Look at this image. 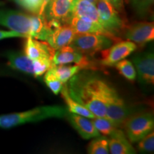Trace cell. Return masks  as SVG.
I'll list each match as a JSON object with an SVG mask.
<instances>
[{
    "label": "cell",
    "instance_id": "obj_1",
    "mask_svg": "<svg viewBox=\"0 0 154 154\" xmlns=\"http://www.w3.org/2000/svg\"><path fill=\"white\" fill-rule=\"evenodd\" d=\"M80 72L66 83L69 94L95 116L106 118L104 94L108 83L94 73Z\"/></svg>",
    "mask_w": 154,
    "mask_h": 154
},
{
    "label": "cell",
    "instance_id": "obj_2",
    "mask_svg": "<svg viewBox=\"0 0 154 154\" xmlns=\"http://www.w3.org/2000/svg\"><path fill=\"white\" fill-rule=\"evenodd\" d=\"M69 111L61 106H44L19 113L0 116V128L7 129L30 122H38L48 119L66 118Z\"/></svg>",
    "mask_w": 154,
    "mask_h": 154
},
{
    "label": "cell",
    "instance_id": "obj_3",
    "mask_svg": "<svg viewBox=\"0 0 154 154\" xmlns=\"http://www.w3.org/2000/svg\"><path fill=\"white\" fill-rule=\"evenodd\" d=\"M104 99L106 118L111 121L117 128L123 126L131 115L130 110L118 92L108 83L106 86Z\"/></svg>",
    "mask_w": 154,
    "mask_h": 154
},
{
    "label": "cell",
    "instance_id": "obj_4",
    "mask_svg": "<svg viewBox=\"0 0 154 154\" xmlns=\"http://www.w3.org/2000/svg\"><path fill=\"white\" fill-rule=\"evenodd\" d=\"M0 24L11 31L24 34L26 37L33 35L34 14L29 15L12 9H0Z\"/></svg>",
    "mask_w": 154,
    "mask_h": 154
},
{
    "label": "cell",
    "instance_id": "obj_5",
    "mask_svg": "<svg viewBox=\"0 0 154 154\" xmlns=\"http://www.w3.org/2000/svg\"><path fill=\"white\" fill-rule=\"evenodd\" d=\"M116 42L111 38L100 34H76L69 44L83 54L94 55L111 47Z\"/></svg>",
    "mask_w": 154,
    "mask_h": 154
},
{
    "label": "cell",
    "instance_id": "obj_6",
    "mask_svg": "<svg viewBox=\"0 0 154 154\" xmlns=\"http://www.w3.org/2000/svg\"><path fill=\"white\" fill-rule=\"evenodd\" d=\"M123 125L129 141L136 143L153 131V115L149 112L130 115Z\"/></svg>",
    "mask_w": 154,
    "mask_h": 154
},
{
    "label": "cell",
    "instance_id": "obj_7",
    "mask_svg": "<svg viewBox=\"0 0 154 154\" xmlns=\"http://www.w3.org/2000/svg\"><path fill=\"white\" fill-rule=\"evenodd\" d=\"M96 5L101 26L108 32L118 37L117 35L126 27L125 21L117 9L106 0H98Z\"/></svg>",
    "mask_w": 154,
    "mask_h": 154
},
{
    "label": "cell",
    "instance_id": "obj_8",
    "mask_svg": "<svg viewBox=\"0 0 154 154\" xmlns=\"http://www.w3.org/2000/svg\"><path fill=\"white\" fill-rule=\"evenodd\" d=\"M53 66L61 64H69L74 63L84 70H97L98 67L88 59V56L84 55L70 46H66L55 50L51 58Z\"/></svg>",
    "mask_w": 154,
    "mask_h": 154
},
{
    "label": "cell",
    "instance_id": "obj_9",
    "mask_svg": "<svg viewBox=\"0 0 154 154\" xmlns=\"http://www.w3.org/2000/svg\"><path fill=\"white\" fill-rule=\"evenodd\" d=\"M137 48L134 42L128 41H119L101 51V59L100 63L103 66H113L119 61L125 59L134 52Z\"/></svg>",
    "mask_w": 154,
    "mask_h": 154
},
{
    "label": "cell",
    "instance_id": "obj_10",
    "mask_svg": "<svg viewBox=\"0 0 154 154\" xmlns=\"http://www.w3.org/2000/svg\"><path fill=\"white\" fill-rule=\"evenodd\" d=\"M76 0H50L43 14L47 21L68 24L72 18Z\"/></svg>",
    "mask_w": 154,
    "mask_h": 154
},
{
    "label": "cell",
    "instance_id": "obj_11",
    "mask_svg": "<svg viewBox=\"0 0 154 154\" xmlns=\"http://www.w3.org/2000/svg\"><path fill=\"white\" fill-rule=\"evenodd\" d=\"M125 38L138 45H145L154 39L153 22H138L127 25L125 29Z\"/></svg>",
    "mask_w": 154,
    "mask_h": 154
},
{
    "label": "cell",
    "instance_id": "obj_12",
    "mask_svg": "<svg viewBox=\"0 0 154 154\" xmlns=\"http://www.w3.org/2000/svg\"><path fill=\"white\" fill-rule=\"evenodd\" d=\"M132 61L136 67L138 79L141 84H154V55L153 52H145L135 56Z\"/></svg>",
    "mask_w": 154,
    "mask_h": 154
},
{
    "label": "cell",
    "instance_id": "obj_13",
    "mask_svg": "<svg viewBox=\"0 0 154 154\" xmlns=\"http://www.w3.org/2000/svg\"><path fill=\"white\" fill-rule=\"evenodd\" d=\"M51 29L46 42L55 50L69 46L76 35L74 29L69 24H59Z\"/></svg>",
    "mask_w": 154,
    "mask_h": 154
},
{
    "label": "cell",
    "instance_id": "obj_14",
    "mask_svg": "<svg viewBox=\"0 0 154 154\" xmlns=\"http://www.w3.org/2000/svg\"><path fill=\"white\" fill-rule=\"evenodd\" d=\"M66 118L84 139H91L100 136L99 132L90 119L70 112H69Z\"/></svg>",
    "mask_w": 154,
    "mask_h": 154
},
{
    "label": "cell",
    "instance_id": "obj_15",
    "mask_svg": "<svg viewBox=\"0 0 154 154\" xmlns=\"http://www.w3.org/2000/svg\"><path fill=\"white\" fill-rule=\"evenodd\" d=\"M25 42L24 54L32 60L41 57L52 58L55 49H54L47 42L38 41V39L27 37Z\"/></svg>",
    "mask_w": 154,
    "mask_h": 154
},
{
    "label": "cell",
    "instance_id": "obj_16",
    "mask_svg": "<svg viewBox=\"0 0 154 154\" xmlns=\"http://www.w3.org/2000/svg\"><path fill=\"white\" fill-rule=\"evenodd\" d=\"M72 16L78 17L84 20L91 22L101 26L99 12H98L96 5L90 2L87 0H76L75 1Z\"/></svg>",
    "mask_w": 154,
    "mask_h": 154
},
{
    "label": "cell",
    "instance_id": "obj_17",
    "mask_svg": "<svg viewBox=\"0 0 154 154\" xmlns=\"http://www.w3.org/2000/svg\"><path fill=\"white\" fill-rule=\"evenodd\" d=\"M109 150L112 154H134L136 152L124 132L120 129L115 131L109 136Z\"/></svg>",
    "mask_w": 154,
    "mask_h": 154
},
{
    "label": "cell",
    "instance_id": "obj_18",
    "mask_svg": "<svg viewBox=\"0 0 154 154\" xmlns=\"http://www.w3.org/2000/svg\"><path fill=\"white\" fill-rule=\"evenodd\" d=\"M9 66L15 70L34 76L33 61L24 54L18 51H9L5 54Z\"/></svg>",
    "mask_w": 154,
    "mask_h": 154
},
{
    "label": "cell",
    "instance_id": "obj_19",
    "mask_svg": "<svg viewBox=\"0 0 154 154\" xmlns=\"http://www.w3.org/2000/svg\"><path fill=\"white\" fill-rule=\"evenodd\" d=\"M60 92L61 96H62L65 103H66L69 112L83 116L86 117V118H88L90 119L96 117L91 111L88 110L87 108H86L84 106L81 104L80 103H79L76 100H74L70 96V94H69L68 91L66 84H63L62 88H61Z\"/></svg>",
    "mask_w": 154,
    "mask_h": 154
},
{
    "label": "cell",
    "instance_id": "obj_20",
    "mask_svg": "<svg viewBox=\"0 0 154 154\" xmlns=\"http://www.w3.org/2000/svg\"><path fill=\"white\" fill-rule=\"evenodd\" d=\"M50 69L63 84L68 82L73 76L82 70V69L76 64L74 66L67 64L57 65L53 66Z\"/></svg>",
    "mask_w": 154,
    "mask_h": 154
},
{
    "label": "cell",
    "instance_id": "obj_21",
    "mask_svg": "<svg viewBox=\"0 0 154 154\" xmlns=\"http://www.w3.org/2000/svg\"><path fill=\"white\" fill-rule=\"evenodd\" d=\"M91 119L99 134H102L103 136H110L115 131V130L118 128L111 121L106 118L96 116Z\"/></svg>",
    "mask_w": 154,
    "mask_h": 154
},
{
    "label": "cell",
    "instance_id": "obj_22",
    "mask_svg": "<svg viewBox=\"0 0 154 154\" xmlns=\"http://www.w3.org/2000/svg\"><path fill=\"white\" fill-rule=\"evenodd\" d=\"M88 153L90 154H108L109 150V140L106 136H98L94 138L88 148Z\"/></svg>",
    "mask_w": 154,
    "mask_h": 154
},
{
    "label": "cell",
    "instance_id": "obj_23",
    "mask_svg": "<svg viewBox=\"0 0 154 154\" xmlns=\"http://www.w3.org/2000/svg\"><path fill=\"white\" fill-rule=\"evenodd\" d=\"M114 66L120 73V74L122 75L127 80L130 81V82H134L136 79V69H135L131 61L124 59L117 62Z\"/></svg>",
    "mask_w": 154,
    "mask_h": 154
},
{
    "label": "cell",
    "instance_id": "obj_24",
    "mask_svg": "<svg viewBox=\"0 0 154 154\" xmlns=\"http://www.w3.org/2000/svg\"><path fill=\"white\" fill-rule=\"evenodd\" d=\"M34 66V76L40 77L52 67V61L49 57H41L32 60Z\"/></svg>",
    "mask_w": 154,
    "mask_h": 154
},
{
    "label": "cell",
    "instance_id": "obj_25",
    "mask_svg": "<svg viewBox=\"0 0 154 154\" xmlns=\"http://www.w3.org/2000/svg\"><path fill=\"white\" fill-rule=\"evenodd\" d=\"M44 82H45L47 86L49 88V89L56 95H57L61 91L63 85L62 83L61 82V81L51 72V69H49L44 74Z\"/></svg>",
    "mask_w": 154,
    "mask_h": 154
},
{
    "label": "cell",
    "instance_id": "obj_26",
    "mask_svg": "<svg viewBox=\"0 0 154 154\" xmlns=\"http://www.w3.org/2000/svg\"><path fill=\"white\" fill-rule=\"evenodd\" d=\"M138 16L144 17L151 12L154 0H130Z\"/></svg>",
    "mask_w": 154,
    "mask_h": 154
},
{
    "label": "cell",
    "instance_id": "obj_27",
    "mask_svg": "<svg viewBox=\"0 0 154 154\" xmlns=\"http://www.w3.org/2000/svg\"><path fill=\"white\" fill-rule=\"evenodd\" d=\"M138 149L144 153H153L154 151V133L150 132L138 140Z\"/></svg>",
    "mask_w": 154,
    "mask_h": 154
},
{
    "label": "cell",
    "instance_id": "obj_28",
    "mask_svg": "<svg viewBox=\"0 0 154 154\" xmlns=\"http://www.w3.org/2000/svg\"><path fill=\"white\" fill-rule=\"evenodd\" d=\"M9 38H26L24 34L17 33L13 31H4L0 29V40Z\"/></svg>",
    "mask_w": 154,
    "mask_h": 154
},
{
    "label": "cell",
    "instance_id": "obj_29",
    "mask_svg": "<svg viewBox=\"0 0 154 154\" xmlns=\"http://www.w3.org/2000/svg\"><path fill=\"white\" fill-rule=\"evenodd\" d=\"M111 5H112L117 10H121L123 8V0H106Z\"/></svg>",
    "mask_w": 154,
    "mask_h": 154
},
{
    "label": "cell",
    "instance_id": "obj_30",
    "mask_svg": "<svg viewBox=\"0 0 154 154\" xmlns=\"http://www.w3.org/2000/svg\"><path fill=\"white\" fill-rule=\"evenodd\" d=\"M49 1H50V0H43V3H42V9H41V11H40V13H39V14H40V15L43 14L44 9H45L46 6L47 5V4L49 2Z\"/></svg>",
    "mask_w": 154,
    "mask_h": 154
},
{
    "label": "cell",
    "instance_id": "obj_31",
    "mask_svg": "<svg viewBox=\"0 0 154 154\" xmlns=\"http://www.w3.org/2000/svg\"><path fill=\"white\" fill-rule=\"evenodd\" d=\"M87 1L90 2H91V3H93V4H94V5H96V2H97L98 0H87Z\"/></svg>",
    "mask_w": 154,
    "mask_h": 154
},
{
    "label": "cell",
    "instance_id": "obj_32",
    "mask_svg": "<svg viewBox=\"0 0 154 154\" xmlns=\"http://www.w3.org/2000/svg\"><path fill=\"white\" fill-rule=\"evenodd\" d=\"M13 1L15 2H16V3H17L19 1H20V0H13Z\"/></svg>",
    "mask_w": 154,
    "mask_h": 154
},
{
    "label": "cell",
    "instance_id": "obj_33",
    "mask_svg": "<svg viewBox=\"0 0 154 154\" xmlns=\"http://www.w3.org/2000/svg\"><path fill=\"white\" fill-rule=\"evenodd\" d=\"M130 1V0H126V2H129Z\"/></svg>",
    "mask_w": 154,
    "mask_h": 154
}]
</instances>
